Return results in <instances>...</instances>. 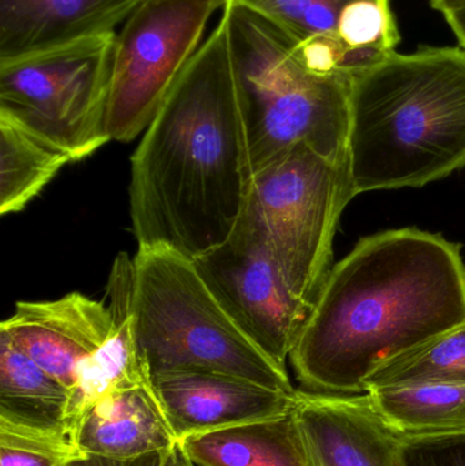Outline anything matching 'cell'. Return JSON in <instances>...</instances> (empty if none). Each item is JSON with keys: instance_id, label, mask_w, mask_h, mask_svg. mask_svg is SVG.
Listing matches in <instances>:
<instances>
[{"instance_id": "6da1fadb", "label": "cell", "mask_w": 465, "mask_h": 466, "mask_svg": "<svg viewBox=\"0 0 465 466\" xmlns=\"http://www.w3.org/2000/svg\"><path fill=\"white\" fill-rule=\"evenodd\" d=\"M464 323L460 247L395 229L363 238L328 271L289 358L314 393H366L382 364Z\"/></svg>"}, {"instance_id": "7a4b0ae2", "label": "cell", "mask_w": 465, "mask_h": 466, "mask_svg": "<svg viewBox=\"0 0 465 466\" xmlns=\"http://www.w3.org/2000/svg\"><path fill=\"white\" fill-rule=\"evenodd\" d=\"M248 125L221 18L164 101L131 157L138 248L196 259L237 228L253 179Z\"/></svg>"}, {"instance_id": "3957f363", "label": "cell", "mask_w": 465, "mask_h": 466, "mask_svg": "<svg viewBox=\"0 0 465 466\" xmlns=\"http://www.w3.org/2000/svg\"><path fill=\"white\" fill-rule=\"evenodd\" d=\"M354 197L423 187L465 167V49L392 52L349 85Z\"/></svg>"}, {"instance_id": "277c9868", "label": "cell", "mask_w": 465, "mask_h": 466, "mask_svg": "<svg viewBox=\"0 0 465 466\" xmlns=\"http://www.w3.org/2000/svg\"><path fill=\"white\" fill-rule=\"evenodd\" d=\"M253 172L305 144L347 161L351 79L314 70L283 30L237 3L223 8Z\"/></svg>"}, {"instance_id": "5b68a950", "label": "cell", "mask_w": 465, "mask_h": 466, "mask_svg": "<svg viewBox=\"0 0 465 466\" xmlns=\"http://www.w3.org/2000/svg\"><path fill=\"white\" fill-rule=\"evenodd\" d=\"M134 259V318L147 380L169 372L229 375L295 393L287 370L268 358L229 317L191 258L166 246Z\"/></svg>"}, {"instance_id": "8992f818", "label": "cell", "mask_w": 465, "mask_h": 466, "mask_svg": "<svg viewBox=\"0 0 465 466\" xmlns=\"http://www.w3.org/2000/svg\"><path fill=\"white\" fill-rule=\"evenodd\" d=\"M349 161L300 144L254 172L242 218L264 238L292 295L311 309L328 274L341 212L351 199Z\"/></svg>"}, {"instance_id": "52a82bcc", "label": "cell", "mask_w": 465, "mask_h": 466, "mask_svg": "<svg viewBox=\"0 0 465 466\" xmlns=\"http://www.w3.org/2000/svg\"><path fill=\"white\" fill-rule=\"evenodd\" d=\"M116 33L0 62V112L76 161L111 142L106 133Z\"/></svg>"}, {"instance_id": "ba28073f", "label": "cell", "mask_w": 465, "mask_h": 466, "mask_svg": "<svg viewBox=\"0 0 465 466\" xmlns=\"http://www.w3.org/2000/svg\"><path fill=\"white\" fill-rule=\"evenodd\" d=\"M227 0H144L116 35L106 133L130 142L147 130Z\"/></svg>"}, {"instance_id": "9c48e42d", "label": "cell", "mask_w": 465, "mask_h": 466, "mask_svg": "<svg viewBox=\"0 0 465 466\" xmlns=\"http://www.w3.org/2000/svg\"><path fill=\"white\" fill-rule=\"evenodd\" d=\"M194 262L243 333L286 369L310 309L292 295L257 229L240 218L223 244Z\"/></svg>"}, {"instance_id": "30bf717a", "label": "cell", "mask_w": 465, "mask_h": 466, "mask_svg": "<svg viewBox=\"0 0 465 466\" xmlns=\"http://www.w3.org/2000/svg\"><path fill=\"white\" fill-rule=\"evenodd\" d=\"M272 22L319 73L352 79L396 51L390 0H227Z\"/></svg>"}, {"instance_id": "8fae6325", "label": "cell", "mask_w": 465, "mask_h": 466, "mask_svg": "<svg viewBox=\"0 0 465 466\" xmlns=\"http://www.w3.org/2000/svg\"><path fill=\"white\" fill-rule=\"evenodd\" d=\"M111 329L108 306L79 292L56 300L18 301L14 314L0 325V331L70 393L82 367L103 347Z\"/></svg>"}, {"instance_id": "7c38bea8", "label": "cell", "mask_w": 465, "mask_h": 466, "mask_svg": "<svg viewBox=\"0 0 465 466\" xmlns=\"http://www.w3.org/2000/svg\"><path fill=\"white\" fill-rule=\"evenodd\" d=\"M177 441L288 413L295 393L216 374L180 371L150 380Z\"/></svg>"}, {"instance_id": "4fadbf2b", "label": "cell", "mask_w": 465, "mask_h": 466, "mask_svg": "<svg viewBox=\"0 0 465 466\" xmlns=\"http://www.w3.org/2000/svg\"><path fill=\"white\" fill-rule=\"evenodd\" d=\"M313 466H398L403 438L379 415L369 393H295Z\"/></svg>"}, {"instance_id": "5bb4252c", "label": "cell", "mask_w": 465, "mask_h": 466, "mask_svg": "<svg viewBox=\"0 0 465 466\" xmlns=\"http://www.w3.org/2000/svg\"><path fill=\"white\" fill-rule=\"evenodd\" d=\"M144 0H0V62L115 33Z\"/></svg>"}, {"instance_id": "9a60e30c", "label": "cell", "mask_w": 465, "mask_h": 466, "mask_svg": "<svg viewBox=\"0 0 465 466\" xmlns=\"http://www.w3.org/2000/svg\"><path fill=\"white\" fill-rule=\"evenodd\" d=\"M150 382L116 389L93 402L73 434L78 453L133 460L177 443Z\"/></svg>"}, {"instance_id": "2e32d148", "label": "cell", "mask_w": 465, "mask_h": 466, "mask_svg": "<svg viewBox=\"0 0 465 466\" xmlns=\"http://www.w3.org/2000/svg\"><path fill=\"white\" fill-rule=\"evenodd\" d=\"M106 296L112 317L111 333L103 347L82 367L78 382L71 393V441L79 418L93 402L116 389L149 382L136 348L134 259L126 252L115 258Z\"/></svg>"}, {"instance_id": "e0dca14e", "label": "cell", "mask_w": 465, "mask_h": 466, "mask_svg": "<svg viewBox=\"0 0 465 466\" xmlns=\"http://www.w3.org/2000/svg\"><path fill=\"white\" fill-rule=\"evenodd\" d=\"M70 404V390L0 331V429L73 446Z\"/></svg>"}, {"instance_id": "ac0fdd59", "label": "cell", "mask_w": 465, "mask_h": 466, "mask_svg": "<svg viewBox=\"0 0 465 466\" xmlns=\"http://www.w3.org/2000/svg\"><path fill=\"white\" fill-rule=\"evenodd\" d=\"M198 466H313L294 408L288 413L177 441Z\"/></svg>"}, {"instance_id": "d6986e66", "label": "cell", "mask_w": 465, "mask_h": 466, "mask_svg": "<svg viewBox=\"0 0 465 466\" xmlns=\"http://www.w3.org/2000/svg\"><path fill=\"white\" fill-rule=\"evenodd\" d=\"M70 163L62 147L0 112V215L24 210Z\"/></svg>"}, {"instance_id": "ffe728a7", "label": "cell", "mask_w": 465, "mask_h": 466, "mask_svg": "<svg viewBox=\"0 0 465 466\" xmlns=\"http://www.w3.org/2000/svg\"><path fill=\"white\" fill-rule=\"evenodd\" d=\"M368 393L403 440L465 432V383H420Z\"/></svg>"}, {"instance_id": "44dd1931", "label": "cell", "mask_w": 465, "mask_h": 466, "mask_svg": "<svg viewBox=\"0 0 465 466\" xmlns=\"http://www.w3.org/2000/svg\"><path fill=\"white\" fill-rule=\"evenodd\" d=\"M420 383H465V323L382 364L365 391Z\"/></svg>"}, {"instance_id": "7402d4cb", "label": "cell", "mask_w": 465, "mask_h": 466, "mask_svg": "<svg viewBox=\"0 0 465 466\" xmlns=\"http://www.w3.org/2000/svg\"><path fill=\"white\" fill-rule=\"evenodd\" d=\"M76 453L70 443L0 429V466H66Z\"/></svg>"}, {"instance_id": "603a6c76", "label": "cell", "mask_w": 465, "mask_h": 466, "mask_svg": "<svg viewBox=\"0 0 465 466\" xmlns=\"http://www.w3.org/2000/svg\"><path fill=\"white\" fill-rule=\"evenodd\" d=\"M398 466H465V432L403 440Z\"/></svg>"}, {"instance_id": "cb8c5ba5", "label": "cell", "mask_w": 465, "mask_h": 466, "mask_svg": "<svg viewBox=\"0 0 465 466\" xmlns=\"http://www.w3.org/2000/svg\"><path fill=\"white\" fill-rule=\"evenodd\" d=\"M167 451H157V453L147 454L133 460L106 459V457L76 453V456L71 457L66 466H161Z\"/></svg>"}, {"instance_id": "d4e9b609", "label": "cell", "mask_w": 465, "mask_h": 466, "mask_svg": "<svg viewBox=\"0 0 465 466\" xmlns=\"http://www.w3.org/2000/svg\"><path fill=\"white\" fill-rule=\"evenodd\" d=\"M161 466H197L194 464L193 460L190 459L186 453L180 442H177L174 448L167 451L166 459H164L163 465Z\"/></svg>"}, {"instance_id": "484cf974", "label": "cell", "mask_w": 465, "mask_h": 466, "mask_svg": "<svg viewBox=\"0 0 465 466\" xmlns=\"http://www.w3.org/2000/svg\"><path fill=\"white\" fill-rule=\"evenodd\" d=\"M445 21L450 25L453 35L458 38L460 46L465 49V11L444 14Z\"/></svg>"}, {"instance_id": "4316f807", "label": "cell", "mask_w": 465, "mask_h": 466, "mask_svg": "<svg viewBox=\"0 0 465 466\" xmlns=\"http://www.w3.org/2000/svg\"><path fill=\"white\" fill-rule=\"evenodd\" d=\"M430 5L442 15L455 11H465V0H430Z\"/></svg>"}]
</instances>
